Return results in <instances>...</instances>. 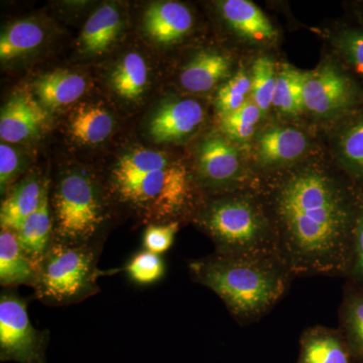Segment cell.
I'll list each match as a JSON object with an SVG mask.
<instances>
[{"instance_id": "6da1fadb", "label": "cell", "mask_w": 363, "mask_h": 363, "mask_svg": "<svg viewBox=\"0 0 363 363\" xmlns=\"http://www.w3.org/2000/svg\"><path fill=\"white\" fill-rule=\"evenodd\" d=\"M362 190L316 171L286 179L274 199L279 259L295 276L346 277Z\"/></svg>"}, {"instance_id": "7a4b0ae2", "label": "cell", "mask_w": 363, "mask_h": 363, "mask_svg": "<svg viewBox=\"0 0 363 363\" xmlns=\"http://www.w3.org/2000/svg\"><path fill=\"white\" fill-rule=\"evenodd\" d=\"M189 272L193 281L216 294L241 323L271 311L293 277L278 257L218 252L193 260Z\"/></svg>"}, {"instance_id": "3957f363", "label": "cell", "mask_w": 363, "mask_h": 363, "mask_svg": "<svg viewBox=\"0 0 363 363\" xmlns=\"http://www.w3.org/2000/svg\"><path fill=\"white\" fill-rule=\"evenodd\" d=\"M198 223L213 241L215 252L279 259L274 226L250 197L236 196L210 203Z\"/></svg>"}, {"instance_id": "277c9868", "label": "cell", "mask_w": 363, "mask_h": 363, "mask_svg": "<svg viewBox=\"0 0 363 363\" xmlns=\"http://www.w3.org/2000/svg\"><path fill=\"white\" fill-rule=\"evenodd\" d=\"M101 245H68L52 241L37 267L35 296L45 305L77 304L99 292L98 269Z\"/></svg>"}, {"instance_id": "5b68a950", "label": "cell", "mask_w": 363, "mask_h": 363, "mask_svg": "<svg viewBox=\"0 0 363 363\" xmlns=\"http://www.w3.org/2000/svg\"><path fill=\"white\" fill-rule=\"evenodd\" d=\"M111 192L117 202L130 208L149 225L180 223L179 217L192 210L195 202L192 176L177 162Z\"/></svg>"}, {"instance_id": "8992f818", "label": "cell", "mask_w": 363, "mask_h": 363, "mask_svg": "<svg viewBox=\"0 0 363 363\" xmlns=\"http://www.w3.org/2000/svg\"><path fill=\"white\" fill-rule=\"evenodd\" d=\"M56 242L101 245L107 215L95 182L84 172L72 171L60 179L52 199Z\"/></svg>"}, {"instance_id": "52a82bcc", "label": "cell", "mask_w": 363, "mask_h": 363, "mask_svg": "<svg viewBox=\"0 0 363 363\" xmlns=\"http://www.w3.org/2000/svg\"><path fill=\"white\" fill-rule=\"evenodd\" d=\"M45 331L35 329L28 302L11 291L0 296V360L2 362L47 363Z\"/></svg>"}, {"instance_id": "ba28073f", "label": "cell", "mask_w": 363, "mask_h": 363, "mask_svg": "<svg viewBox=\"0 0 363 363\" xmlns=\"http://www.w3.org/2000/svg\"><path fill=\"white\" fill-rule=\"evenodd\" d=\"M303 99L305 109L323 116L353 111L363 104V93L350 76L330 64L305 73Z\"/></svg>"}, {"instance_id": "9c48e42d", "label": "cell", "mask_w": 363, "mask_h": 363, "mask_svg": "<svg viewBox=\"0 0 363 363\" xmlns=\"http://www.w3.org/2000/svg\"><path fill=\"white\" fill-rule=\"evenodd\" d=\"M49 118L45 107L28 93L14 95L0 116V138L4 142L20 143L37 135Z\"/></svg>"}, {"instance_id": "30bf717a", "label": "cell", "mask_w": 363, "mask_h": 363, "mask_svg": "<svg viewBox=\"0 0 363 363\" xmlns=\"http://www.w3.org/2000/svg\"><path fill=\"white\" fill-rule=\"evenodd\" d=\"M204 112L193 99L175 100L160 107L150 123V135L157 143L180 140L201 124Z\"/></svg>"}, {"instance_id": "8fae6325", "label": "cell", "mask_w": 363, "mask_h": 363, "mask_svg": "<svg viewBox=\"0 0 363 363\" xmlns=\"http://www.w3.org/2000/svg\"><path fill=\"white\" fill-rule=\"evenodd\" d=\"M198 162L200 176L210 185H229L240 178L238 150L220 136H213L203 143Z\"/></svg>"}, {"instance_id": "7c38bea8", "label": "cell", "mask_w": 363, "mask_h": 363, "mask_svg": "<svg viewBox=\"0 0 363 363\" xmlns=\"http://www.w3.org/2000/svg\"><path fill=\"white\" fill-rule=\"evenodd\" d=\"M297 363H355L340 329L313 326L301 335Z\"/></svg>"}, {"instance_id": "4fadbf2b", "label": "cell", "mask_w": 363, "mask_h": 363, "mask_svg": "<svg viewBox=\"0 0 363 363\" xmlns=\"http://www.w3.org/2000/svg\"><path fill=\"white\" fill-rule=\"evenodd\" d=\"M145 30L159 44H173L191 30L193 16L184 4L176 1L152 4L145 13Z\"/></svg>"}, {"instance_id": "5bb4252c", "label": "cell", "mask_w": 363, "mask_h": 363, "mask_svg": "<svg viewBox=\"0 0 363 363\" xmlns=\"http://www.w3.org/2000/svg\"><path fill=\"white\" fill-rule=\"evenodd\" d=\"M14 233L18 236L21 247L38 267L51 247L54 238L49 184L45 189L39 208Z\"/></svg>"}, {"instance_id": "9a60e30c", "label": "cell", "mask_w": 363, "mask_h": 363, "mask_svg": "<svg viewBox=\"0 0 363 363\" xmlns=\"http://www.w3.org/2000/svg\"><path fill=\"white\" fill-rule=\"evenodd\" d=\"M37 267L21 247L14 231H0V285L13 288L21 285L35 286Z\"/></svg>"}, {"instance_id": "2e32d148", "label": "cell", "mask_w": 363, "mask_h": 363, "mask_svg": "<svg viewBox=\"0 0 363 363\" xmlns=\"http://www.w3.org/2000/svg\"><path fill=\"white\" fill-rule=\"evenodd\" d=\"M48 184L49 182H42L35 177H28L18 184L1 203V229L16 231L39 208Z\"/></svg>"}, {"instance_id": "e0dca14e", "label": "cell", "mask_w": 363, "mask_h": 363, "mask_svg": "<svg viewBox=\"0 0 363 363\" xmlns=\"http://www.w3.org/2000/svg\"><path fill=\"white\" fill-rule=\"evenodd\" d=\"M222 14L228 25L241 37L255 42H269L277 32L264 11L248 0H226L221 4Z\"/></svg>"}, {"instance_id": "ac0fdd59", "label": "cell", "mask_w": 363, "mask_h": 363, "mask_svg": "<svg viewBox=\"0 0 363 363\" xmlns=\"http://www.w3.org/2000/svg\"><path fill=\"white\" fill-rule=\"evenodd\" d=\"M87 83L82 76L72 72L57 70L40 76L33 91L45 108L57 109L77 101L84 94Z\"/></svg>"}, {"instance_id": "d6986e66", "label": "cell", "mask_w": 363, "mask_h": 363, "mask_svg": "<svg viewBox=\"0 0 363 363\" xmlns=\"http://www.w3.org/2000/svg\"><path fill=\"white\" fill-rule=\"evenodd\" d=\"M230 60L215 51H204L184 68L180 75L182 87L191 92H207L228 76Z\"/></svg>"}, {"instance_id": "ffe728a7", "label": "cell", "mask_w": 363, "mask_h": 363, "mask_svg": "<svg viewBox=\"0 0 363 363\" xmlns=\"http://www.w3.org/2000/svg\"><path fill=\"white\" fill-rule=\"evenodd\" d=\"M340 331L355 363H363V289L347 281L339 310Z\"/></svg>"}, {"instance_id": "44dd1931", "label": "cell", "mask_w": 363, "mask_h": 363, "mask_svg": "<svg viewBox=\"0 0 363 363\" xmlns=\"http://www.w3.org/2000/svg\"><path fill=\"white\" fill-rule=\"evenodd\" d=\"M306 149V136L294 128H271L259 140V160L266 164L294 161L302 156Z\"/></svg>"}, {"instance_id": "7402d4cb", "label": "cell", "mask_w": 363, "mask_h": 363, "mask_svg": "<svg viewBox=\"0 0 363 363\" xmlns=\"http://www.w3.org/2000/svg\"><path fill=\"white\" fill-rule=\"evenodd\" d=\"M121 26V13L116 6L106 4L99 7L91 14L81 33L83 51L90 54L106 51L116 40Z\"/></svg>"}, {"instance_id": "603a6c76", "label": "cell", "mask_w": 363, "mask_h": 363, "mask_svg": "<svg viewBox=\"0 0 363 363\" xmlns=\"http://www.w3.org/2000/svg\"><path fill=\"white\" fill-rule=\"evenodd\" d=\"M172 162L162 152L138 150L124 155L111 171V190L140 180L147 174L166 168Z\"/></svg>"}, {"instance_id": "cb8c5ba5", "label": "cell", "mask_w": 363, "mask_h": 363, "mask_svg": "<svg viewBox=\"0 0 363 363\" xmlns=\"http://www.w3.org/2000/svg\"><path fill=\"white\" fill-rule=\"evenodd\" d=\"M113 124V118L104 107L82 105L72 114L71 135L83 145H97L111 135Z\"/></svg>"}, {"instance_id": "d4e9b609", "label": "cell", "mask_w": 363, "mask_h": 363, "mask_svg": "<svg viewBox=\"0 0 363 363\" xmlns=\"http://www.w3.org/2000/svg\"><path fill=\"white\" fill-rule=\"evenodd\" d=\"M45 39L42 26L32 21L14 23L0 38V59L6 62L37 49Z\"/></svg>"}, {"instance_id": "484cf974", "label": "cell", "mask_w": 363, "mask_h": 363, "mask_svg": "<svg viewBox=\"0 0 363 363\" xmlns=\"http://www.w3.org/2000/svg\"><path fill=\"white\" fill-rule=\"evenodd\" d=\"M147 82L145 59L136 52L126 55L111 75V84L117 94L126 99H136L143 94Z\"/></svg>"}, {"instance_id": "4316f807", "label": "cell", "mask_w": 363, "mask_h": 363, "mask_svg": "<svg viewBox=\"0 0 363 363\" xmlns=\"http://www.w3.org/2000/svg\"><path fill=\"white\" fill-rule=\"evenodd\" d=\"M305 73L286 66L277 76L272 105L281 113L297 116L304 108L303 84Z\"/></svg>"}, {"instance_id": "83f0119b", "label": "cell", "mask_w": 363, "mask_h": 363, "mask_svg": "<svg viewBox=\"0 0 363 363\" xmlns=\"http://www.w3.org/2000/svg\"><path fill=\"white\" fill-rule=\"evenodd\" d=\"M339 150L344 166L363 191V112L342 131Z\"/></svg>"}, {"instance_id": "f1b7e54d", "label": "cell", "mask_w": 363, "mask_h": 363, "mask_svg": "<svg viewBox=\"0 0 363 363\" xmlns=\"http://www.w3.org/2000/svg\"><path fill=\"white\" fill-rule=\"evenodd\" d=\"M276 65L269 57H260L252 66V94L255 104L264 113L272 105L276 88Z\"/></svg>"}, {"instance_id": "f546056e", "label": "cell", "mask_w": 363, "mask_h": 363, "mask_svg": "<svg viewBox=\"0 0 363 363\" xmlns=\"http://www.w3.org/2000/svg\"><path fill=\"white\" fill-rule=\"evenodd\" d=\"M250 93H252V78L245 71H238L222 86L217 94V109L221 117L241 108L247 104V96Z\"/></svg>"}, {"instance_id": "4dcf8cb0", "label": "cell", "mask_w": 363, "mask_h": 363, "mask_svg": "<svg viewBox=\"0 0 363 363\" xmlns=\"http://www.w3.org/2000/svg\"><path fill=\"white\" fill-rule=\"evenodd\" d=\"M262 114L255 102L247 101L238 111L222 117V130L231 140L247 142L255 133Z\"/></svg>"}, {"instance_id": "1f68e13d", "label": "cell", "mask_w": 363, "mask_h": 363, "mask_svg": "<svg viewBox=\"0 0 363 363\" xmlns=\"http://www.w3.org/2000/svg\"><path fill=\"white\" fill-rule=\"evenodd\" d=\"M126 274L140 285H150L164 277V260L157 253L142 250L131 257L125 267Z\"/></svg>"}, {"instance_id": "d6a6232c", "label": "cell", "mask_w": 363, "mask_h": 363, "mask_svg": "<svg viewBox=\"0 0 363 363\" xmlns=\"http://www.w3.org/2000/svg\"><path fill=\"white\" fill-rule=\"evenodd\" d=\"M338 44L348 65L363 81V28L344 30Z\"/></svg>"}, {"instance_id": "836d02e7", "label": "cell", "mask_w": 363, "mask_h": 363, "mask_svg": "<svg viewBox=\"0 0 363 363\" xmlns=\"http://www.w3.org/2000/svg\"><path fill=\"white\" fill-rule=\"evenodd\" d=\"M179 222L164 224H152L147 227L143 233V245L147 252L161 255L168 252L179 231Z\"/></svg>"}, {"instance_id": "e575fe53", "label": "cell", "mask_w": 363, "mask_h": 363, "mask_svg": "<svg viewBox=\"0 0 363 363\" xmlns=\"http://www.w3.org/2000/svg\"><path fill=\"white\" fill-rule=\"evenodd\" d=\"M345 278L347 279V281L363 289V191L355 226L352 257Z\"/></svg>"}, {"instance_id": "d590c367", "label": "cell", "mask_w": 363, "mask_h": 363, "mask_svg": "<svg viewBox=\"0 0 363 363\" xmlns=\"http://www.w3.org/2000/svg\"><path fill=\"white\" fill-rule=\"evenodd\" d=\"M20 167L18 154L13 147L2 143L0 145V187L1 193L6 192L11 184L16 179Z\"/></svg>"}]
</instances>
